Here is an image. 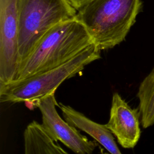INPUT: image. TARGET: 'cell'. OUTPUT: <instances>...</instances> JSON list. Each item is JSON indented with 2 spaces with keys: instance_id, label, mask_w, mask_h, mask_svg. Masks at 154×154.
Segmentation results:
<instances>
[{
  "instance_id": "6da1fadb",
  "label": "cell",
  "mask_w": 154,
  "mask_h": 154,
  "mask_svg": "<svg viewBox=\"0 0 154 154\" xmlns=\"http://www.w3.org/2000/svg\"><path fill=\"white\" fill-rule=\"evenodd\" d=\"M93 43L88 31L76 17L61 22L43 36L20 65L14 81L57 67Z\"/></svg>"
},
{
  "instance_id": "7a4b0ae2",
  "label": "cell",
  "mask_w": 154,
  "mask_h": 154,
  "mask_svg": "<svg viewBox=\"0 0 154 154\" xmlns=\"http://www.w3.org/2000/svg\"><path fill=\"white\" fill-rule=\"evenodd\" d=\"M141 6L142 0H90L77 10L76 17L97 48L105 50L125 40Z\"/></svg>"
},
{
  "instance_id": "3957f363",
  "label": "cell",
  "mask_w": 154,
  "mask_h": 154,
  "mask_svg": "<svg viewBox=\"0 0 154 154\" xmlns=\"http://www.w3.org/2000/svg\"><path fill=\"white\" fill-rule=\"evenodd\" d=\"M100 50L93 43L67 63L54 69L20 81L0 85L1 103L25 102L34 103L54 93L66 79L82 72L86 66L99 59Z\"/></svg>"
},
{
  "instance_id": "277c9868",
  "label": "cell",
  "mask_w": 154,
  "mask_h": 154,
  "mask_svg": "<svg viewBox=\"0 0 154 154\" xmlns=\"http://www.w3.org/2000/svg\"><path fill=\"white\" fill-rule=\"evenodd\" d=\"M76 14L69 0H19V66L51 28Z\"/></svg>"
},
{
  "instance_id": "5b68a950",
  "label": "cell",
  "mask_w": 154,
  "mask_h": 154,
  "mask_svg": "<svg viewBox=\"0 0 154 154\" xmlns=\"http://www.w3.org/2000/svg\"><path fill=\"white\" fill-rule=\"evenodd\" d=\"M19 0H0V85L14 81L19 67Z\"/></svg>"
},
{
  "instance_id": "8992f818",
  "label": "cell",
  "mask_w": 154,
  "mask_h": 154,
  "mask_svg": "<svg viewBox=\"0 0 154 154\" xmlns=\"http://www.w3.org/2000/svg\"><path fill=\"white\" fill-rule=\"evenodd\" d=\"M34 105L42 114V126L55 141H60L76 154H91L97 143L90 141L76 128L63 120L58 113L55 92L36 101Z\"/></svg>"
},
{
  "instance_id": "52a82bcc",
  "label": "cell",
  "mask_w": 154,
  "mask_h": 154,
  "mask_svg": "<svg viewBox=\"0 0 154 154\" xmlns=\"http://www.w3.org/2000/svg\"><path fill=\"white\" fill-rule=\"evenodd\" d=\"M139 108H132L117 93L112 95L106 127L125 149L134 148L141 135Z\"/></svg>"
},
{
  "instance_id": "ba28073f",
  "label": "cell",
  "mask_w": 154,
  "mask_h": 154,
  "mask_svg": "<svg viewBox=\"0 0 154 154\" xmlns=\"http://www.w3.org/2000/svg\"><path fill=\"white\" fill-rule=\"evenodd\" d=\"M58 106L64 120L70 125L86 132L111 154H122L106 124L102 125L91 120L69 105L60 103Z\"/></svg>"
},
{
  "instance_id": "9c48e42d",
  "label": "cell",
  "mask_w": 154,
  "mask_h": 154,
  "mask_svg": "<svg viewBox=\"0 0 154 154\" xmlns=\"http://www.w3.org/2000/svg\"><path fill=\"white\" fill-rule=\"evenodd\" d=\"M23 154H69L46 132L42 124L33 120L23 132Z\"/></svg>"
},
{
  "instance_id": "30bf717a",
  "label": "cell",
  "mask_w": 154,
  "mask_h": 154,
  "mask_svg": "<svg viewBox=\"0 0 154 154\" xmlns=\"http://www.w3.org/2000/svg\"><path fill=\"white\" fill-rule=\"evenodd\" d=\"M137 96L142 126L149 128L154 124V68L140 83Z\"/></svg>"
},
{
  "instance_id": "8fae6325",
  "label": "cell",
  "mask_w": 154,
  "mask_h": 154,
  "mask_svg": "<svg viewBox=\"0 0 154 154\" xmlns=\"http://www.w3.org/2000/svg\"><path fill=\"white\" fill-rule=\"evenodd\" d=\"M90 0H69L73 7L77 10L84 5Z\"/></svg>"
}]
</instances>
